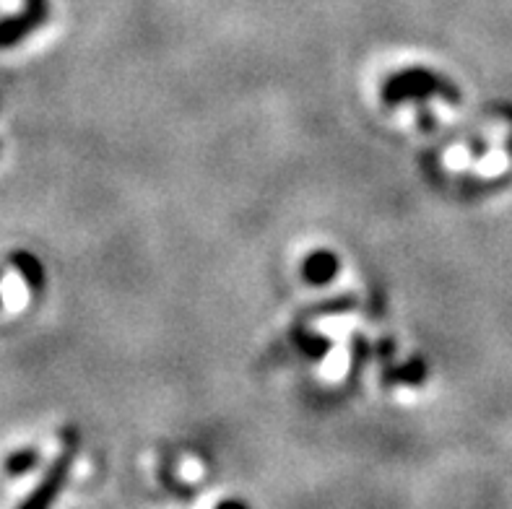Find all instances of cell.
<instances>
[{
  "mask_svg": "<svg viewBox=\"0 0 512 509\" xmlns=\"http://www.w3.org/2000/svg\"><path fill=\"white\" fill-rule=\"evenodd\" d=\"M338 271V260L333 252H315L305 263V278L310 284H325Z\"/></svg>",
  "mask_w": 512,
  "mask_h": 509,
  "instance_id": "obj_3",
  "label": "cell"
},
{
  "mask_svg": "<svg viewBox=\"0 0 512 509\" xmlns=\"http://www.w3.org/2000/svg\"><path fill=\"white\" fill-rule=\"evenodd\" d=\"M11 263L19 268L24 281L32 286V289H39V286H42V265H39V260L34 258V255H29V252H13Z\"/></svg>",
  "mask_w": 512,
  "mask_h": 509,
  "instance_id": "obj_5",
  "label": "cell"
},
{
  "mask_svg": "<svg viewBox=\"0 0 512 509\" xmlns=\"http://www.w3.org/2000/svg\"><path fill=\"white\" fill-rule=\"evenodd\" d=\"M37 463H39V450H34V447H24V450L11 452L3 468H6L8 476H24V473H29L32 468H37Z\"/></svg>",
  "mask_w": 512,
  "mask_h": 509,
  "instance_id": "obj_4",
  "label": "cell"
},
{
  "mask_svg": "<svg viewBox=\"0 0 512 509\" xmlns=\"http://www.w3.org/2000/svg\"><path fill=\"white\" fill-rule=\"evenodd\" d=\"M65 439H68L65 452L60 455V458H55V463L50 465V471H47V476L42 478V484L37 486V491H34L32 497L24 499V507H47V504L55 499V494L60 491V486L65 484V476H68V465H71L73 452H76V437L68 432V434H65Z\"/></svg>",
  "mask_w": 512,
  "mask_h": 509,
  "instance_id": "obj_2",
  "label": "cell"
},
{
  "mask_svg": "<svg viewBox=\"0 0 512 509\" xmlns=\"http://www.w3.org/2000/svg\"><path fill=\"white\" fill-rule=\"evenodd\" d=\"M47 11H50L47 0H26L24 13L11 16V19H0V50L19 45L32 29L45 24Z\"/></svg>",
  "mask_w": 512,
  "mask_h": 509,
  "instance_id": "obj_1",
  "label": "cell"
},
{
  "mask_svg": "<svg viewBox=\"0 0 512 509\" xmlns=\"http://www.w3.org/2000/svg\"><path fill=\"white\" fill-rule=\"evenodd\" d=\"M0 276H3V273H0Z\"/></svg>",
  "mask_w": 512,
  "mask_h": 509,
  "instance_id": "obj_6",
  "label": "cell"
}]
</instances>
